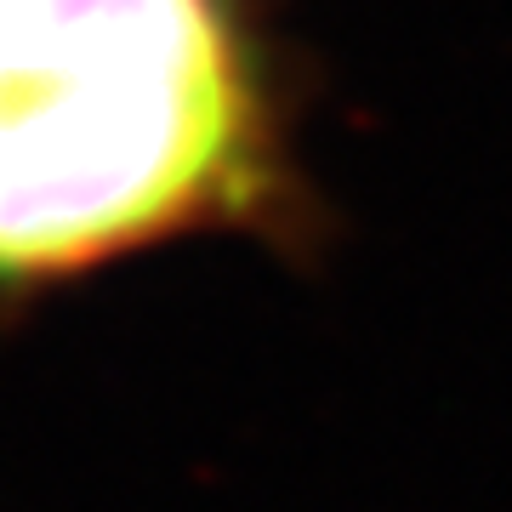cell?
Here are the masks:
<instances>
[{
	"instance_id": "obj_1",
	"label": "cell",
	"mask_w": 512,
	"mask_h": 512,
	"mask_svg": "<svg viewBox=\"0 0 512 512\" xmlns=\"http://www.w3.org/2000/svg\"><path fill=\"white\" fill-rule=\"evenodd\" d=\"M279 188L245 0H0V291L245 228Z\"/></svg>"
}]
</instances>
